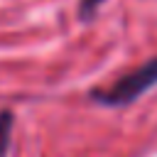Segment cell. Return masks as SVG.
<instances>
[{
  "label": "cell",
  "instance_id": "obj_1",
  "mask_svg": "<svg viewBox=\"0 0 157 157\" xmlns=\"http://www.w3.org/2000/svg\"><path fill=\"white\" fill-rule=\"evenodd\" d=\"M155 86H157V56L140 64L137 69L123 74L108 88H93L91 98L108 108H123V105H130L132 101H137L142 93H147Z\"/></svg>",
  "mask_w": 157,
  "mask_h": 157
},
{
  "label": "cell",
  "instance_id": "obj_2",
  "mask_svg": "<svg viewBox=\"0 0 157 157\" xmlns=\"http://www.w3.org/2000/svg\"><path fill=\"white\" fill-rule=\"evenodd\" d=\"M12 125H15L12 113H10V110H0V157H7V152H10Z\"/></svg>",
  "mask_w": 157,
  "mask_h": 157
},
{
  "label": "cell",
  "instance_id": "obj_3",
  "mask_svg": "<svg viewBox=\"0 0 157 157\" xmlns=\"http://www.w3.org/2000/svg\"><path fill=\"white\" fill-rule=\"evenodd\" d=\"M103 2H105V0H81V2H78V17H81L83 22L93 20V17L98 15V7H101Z\"/></svg>",
  "mask_w": 157,
  "mask_h": 157
}]
</instances>
